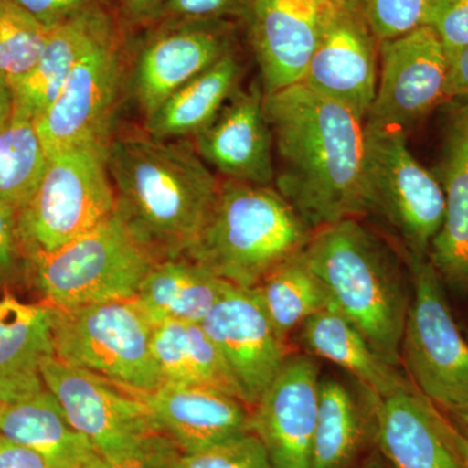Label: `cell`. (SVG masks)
I'll return each instance as SVG.
<instances>
[{"label": "cell", "instance_id": "8", "mask_svg": "<svg viewBox=\"0 0 468 468\" xmlns=\"http://www.w3.org/2000/svg\"><path fill=\"white\" fill-rule=\"evenodd\" d=\"M363 180L369 214L396 230L406 254L428 258L445 198L436 176L410 151L405 131L366 122Z\"/></svg>", "mask_w": 468, "mask_h": 468}, {"label": "cell", "instance_id": "31", "mask_svg": "<svg viewBox=\"0 0 468 468\" xmlns=\"http://www.w3.org/2000/svg\"><path fill=\"white\" fill-rule=\"evenodd\" d=\"M48 160L36 122L12 116L0 126V202L20 211L41 183Z\"/></svg>", "mask_w": 468, "mask_h": 468}, {"label": "cell", "instance_id": "34", "mask_svg": "<svg viewBox=\"0 0 468 468\" xmlns=\"http://www.w3.org/2000/svg\"><path fill=\"white\" fill-rule=\"evenodd\" d=\"M180 468H275L271 463L263 443L254 433L236 437L206 449L181 454Z\"/></svg>", "mask_w": 468, "mask_h": 468}, {"label": "cell", "instance_id": "28", "mask_svg": "<svg viewBox=\"0 0 468 468\" xmlns=\"http://www.w3.org/2000/svg\"><path fill=\"white\" fill-rule=\"evenodd\" d=\"M228 286L229 282L181 257L154 264L134 301L154 325L171 320L201 323Z\"/></svg>", "mask_w": 468, "mask_h": 468}, {"label": "cell", "instance_id": "19", "mask_svg": "<svg viewBox=\"0 0 468 468\" xmlns=\"http://www.w3.org/2000/svg\"><path fill=\"white\" fill-rule=\"evenodd\" d=\"M132 390L183 454L206 451L250 432L251 409L220 390L174 383H163L154 390Z\"/></svg>", "mask_w": 468, "mask_h": 468}, {"label": "cell", "instance_id": "26", "mask_svg": "<svg viewBox=\"0 0 468 468\" xmlns=\"http://www.w3.org/2000/svg\"><path fill=\"white\" fill-rule=\"evenodd\" d=\"M0 437L36 452L55 468H85L101 457L48 388L23 401L0 405Z\"/></svg>", "mask_w": 468, "mask_h": 468}, {"label": "cell", "instance_id": "45", "mask_svg": "<svg viewBox=\"0 0 468 468\" xmlns=\"http://www.w3.org/2000/svg\"><path fill=\"white\" fill-rule=\"evenodd\" d=\"M442 412L446 417H448L449 420L458 428V430L462 431L464 435L468 436V403H464V405L458 406V408Z\"/></svg>", "mask_w": 468, "mask_h": 468}, {"label": "cell", "instance_id": "20", "mask_svg": "<svg viewBox=\"0 0 468 468\" xmlns=\"http://www.w3.org/2000/svg\"><path fill=\"white\" fill-rule=\"evenodd\" d=\"M439 160L433 169L445 198V215L430 260L443 285L468 292V101L446 103Z\"/></svg>", "mask_w": 468, "mask_h": 468}, {"label": "cell", "instance_id": "27", "mask_svg": "<svg viewBox=\"0 0 468 468\" xmlns=\"http://www.w3.org/2000/svg\"><path fill=\"white\" fill-rule=\"evenodd\" d=\"M243 70L245 67L236 48L169 95L144 119V131L160 140L193 138L239 90Z\"/></svg>", "mask_w": 468, "mask_h": 468}, {"label": "cell", "instance_id": "13", "mask_svg": "<svg viewBox=\"0 0 468 468\" xmlns=\"http://www.w3.org/2000/svg\"><path fill=\"white\" fill-rule=\"evenodd\" d=\"M448 55L430 27L380 43L378 80L366 122L408 131L449 103Z\"/></svg>", "mask_w": 468, "mask_h": 468}, {"label": "cell", "instance_id": "33", "mask_svg": "<svg viewBox=\"0 0 468 468\" xmlns=\"http://www.w3.org/2000/svg\"><path fill=\"white\" fill-rule=\"evenodd\" d=\"M378 42L399 38L426 26L432 0H351Z\"/></svg>", "mask_w": 468, "mask_h": 468}, {"label": "cell", "instance_id": "38", "mask_svg": "<svg viewBox=\"0 0 468 468\" xmlns=\"http://www.w3.org/2000/svg\"><path fill=\"white\" fill-rule=\"evenodd\" d=\"M249 0H168L162 20L174 18H245ZM158 21V23H159Z\"/></svg>", "mask_w": 468, "mask_h": 468}, {"label": "cell", "instance_id": "10", "mask_svg": "<svg viewBox=\"0 0 468 468\" xmlns=\"http://www.w3.org/2000/svg\"><path fill=\"white\" fill-rule=\"evenodd\" d=\"M125 27L95 46L73 68L63 89L36 122L48 158L80 146H109L113 119L126 89L129 43Z\"/></svg>", "mask_w": 468, "mask_h": 468}, {"label": "cell", "instance_id": "46", "mask_svg": "<svg viewBox=\"0 0 468 468\" xmlns=\"http://www.w3.org/2000/svg\"><path fill=\"white\" fill-rule=\"evenodd\" d=\"M354 468H392L388 464V462L384 460L383 455L378 451L375 446V452L367 455L365 460L360 461Z\"/></svg>", "mask_w": 468, "mask_h": 468}, {"label": "cell", "instance_id": "5", "mask_svg": "<svg viewBox=\"0 0 468 468\" xmlns=\"http://www.w3.org/2000/svg\"><path fill=\"white\" fill-rule=\"evenodd\" d=\"M154 264L113 214L57 251L27 260L26 275L43 303L66 311L134 298Z\"/></svg>", "mask_w": 468, "mask_h": 468}, {"label": "cell", "instance_id": "29", "mask_svg": "<svg viewBox=\"0 0 468 468\" xmlns=\"http://www.w3.org/2000/svg\"><path fill=\"white\" fill-rule=\"evenodd\" d=\"M151 346L163 383L212 388L242 401L232 372L201 323H159Z\"/></svg>", "mask_w": 468, "mask_h": 468}, {"label": "cell", "instance_id": "2", "mask_svg": "<svg viewBox=\"0 0 468 468\" xmlns=\"http://www.w3.org/2000/svg\"><path fill=\"white\" fill-rule=\"evenodd\" d=\"M115 217L158 261L185 257L201 232L220 187L194 144L122 129L106 153Z\"/></svg>", "mask_w": 468, "mask_h": 468}, {"label": "cell", "instance_id": "22", "mask_svg": "<svg viewBox=\"0 0 468 468\" xmlns=\"http://www.w3.org/2000/svg\"><path fill=\"white\" fill-rule=\"evenodd\" d=\"M375 446L392 468H464L439 421V408L417 388L377 403Z\"/></svg>", "mask_w": 468, "mask_h": 468}, {"label": "cell", "instance_id": "18", "mask_svg": "<svg viewBox=\"0 0 468 468\" xmlns=\"http://www.w3.org/2000/svg\"><path fill=\"white\" fill-rule=\"evenodd\" d=\"M193 144L223 178L261 186L275 181L273 135L260 84L234 92L214 120L194 135Z\"/></svg>", "mask_w": 468, "mask_h": 468}, {"label": "cell", "instance_id": "40", "mask_svg": "<svg viewBox=\"0 0 468 468\" xmlns=\"http://www.w3.org/2000/svg\"><path fill=\"white\" fill-rule=\"evenodd\" d=\"M168 0H116L115 7L126 29L154 26L162 17Z\"/></svg>", "mask_w": 468, "mask_h": 468}, {"label": "cell", "instance_id": "35", "mask_svg": "<svg viewBox=\"0 0 468 468\" xmlns=\"http://www.w3.org/2000/svg\"><path fill=\"white\" fill-rule=\"evenodd\" d=\"M426 27L439 37L451 60L468 48V0H432Z\"/></svg>", "mask_w": 468, "mask_h": 468}, {"label": "cell", "instance_id": "12", "mask_svg": "<svg viewBox=\"0 0 468 468\" xmlns=\"http://www.w3.org/2000/svg\"><path fill=\"white\" fill-rule=\"evenodd\" d=\"M129 48L126 91L144 119L169 95L236 50V27L224 18H174L144 27Z\"/></svg>", "mask_w": 468, "mask_h": 468}, {"label": "cell", "instance_id": "30", "mask_svg": "<svg viewBox=\"0 0 468 468\" xmlns=\"http://www.w3.org/2000/svg\"><path fill=\"white\" fill-rule=\"evenodd\" d=\"M251 289L284 341L310 316L334 303L324 282L304 260L303 251L273 268Z\"/></svg>", "mask_w": 468, "mask_h": 468}, {"label": "cell", "instance_id": "36", "mask_svg": "<svg viewBox=\"0 0 468 468\" xmlns=\"http://www.w3.org/2000/svg\"><path fill=\"white\" fill-rule=\"evenodd\" d=\"M181 454L177 445L163 435L144 451L124 457H100L85 468H180Z\"/></svg>", "mask_w": 468, "mask_h": 468}, {"label": "cell", "instance_id": "14", "mask_svg": "<svg viewBox=\"0 0 468 468\" xmlns=\"http://www.w3.org/2000/svg\"><path fill=\"white\" fill-rule=\"evenodd\" d=\"M380 42L351 0H328L302 82L367 119L378 80Z\"/></svg>", "mask_w": 468, "mask_h": 468}, {"label": "cell", "instance_id": "24", "mask_svg": "<svg viewBox=\"0 0 468 468\" xmlns=\"http://www.w3.org/2000/svg\"><path fill=\"white\" fill-rule=\"evenodd\" d=\"M377 394L363 385L356 392L338 378H320L310 468L356 467L377 441Z\"/></svg>", "mask_w": 468, "mask_h": 468}, {"label": "cell", "instance_id": "43", "mask_svg": "<svg viewBox=\"0 0 468 468\" xmlns=\"http://www.w3.org/2000/svg\"><path fill=\"white\" fill-rule=\"evenodd\" d=\"M439 421L443 435L446 436L449 443H451L452 451L458 455L464 468H468V436L458 430L440 409Z\"/></svg>", "mask_w": 468, "mask_h": 468}, {"label": "cell", "instance_id": "16", "mask_svg": "<svg viewBox=\"0 0 468 468\" xmlns=\"http://www.w3.org/2000/svg\"><path fill=\"white\" fill-rule=\"evenodd\" d=\"M320 367L310 354H291L250 412V432L275 468H310L318 421Z\"/></svg>", "mask_w": 468, "mask_h": 468}, {"label": "cell", "instance_id": "42", "mask_svg": "<svg viewBox=\"0 0 468 468\" xmlns=\"http://www.w3.org/2000/svg\"><path fill=\"white\" fill-rule=\"evenodd\" d=\"M449 97L468 101V48L449 60Z\"/></svg>", "mask_w": 468, "mask_h": 468}, {"label": "cell", "instance_id": "17", "mask_svg": "<svg viewBox=\"0 0 468 468\" xmlns=\"http://www.w3.org/2000/svg\"><path fill=\"white\" fill-rule=\"evenodd\" d=\"M328 0H249L243 20L264 95L300 84L322 30Z\"/></svg>", "mask_w": 468, "mask_h": 468}, {"label": "cell", "instance_id": "9", "mask_svg": "<svg viewBox=\"0 0 468 468\" xmlns=\"http://www.w3.org/2000/svg\"><path fill=\"white\" fill-rule=\"evenodd\" d=\"M406 264L411 301L403 328L401 363L419 392L448 411L468 403V343L430 260L406 254Z\"/></svg>", "mask_w": 468, "mask_h": 468}, {"label": "cell", "instance_id": "44", "mask_svg": "<svg viewBox=\"0 0 468 468\" xmlns=\"http://www.w3.org/2000/svg\"><path fill=\"white\" fill-rule=\"evenodd\" d=\"M14 113V94L7 80L0 75V126L9 122Z\"/></svg>", "mask_w": 468, "mask_h": 468}, {"label": "cell", "instance_id": "6", "mask_svg": "<svg viewBox=\"0 0 468 468\" xmlns=\"http://www.w3.org/2000/svg\"><path fill=\"white\" fill-rule=\"evenodd\" d=\"M106 147H72L55 154L36 193L17 212L26 260L50 254L115 214Z\"/></svg>", "mask_w": 468, "mask_h": 468}, {"label": "cell", "instance_id": "1", "mask_svg": "<svg viewBox=\"0 0 468 468\" xmlns=\"http://www.w3.org/2000/svg\"><path fill=\"white\" fill-rule=\"evenodd\" d=\"M279 169L277 192L310 229L369 214L366 120L300 82L264 95Z\"/></svg>", "mask_w": 468, "mask_h": 468}, {"label": "cell", "instance_id": "15", "mask_svg": "<svg viewBox=\"0 0 468 468\" xmlns=\"http://www.w3.org/2000/svg\"><path fill=\"white\" fill-rule=\"evenodd\" d=\"M201 325L251 409L291 356L288 344L276 334L251 288L229 284Z\"/></svg>", "mask_w": 468, "mask_h": 468}, {"label": "cell", "instance_id": "32", "mask_svg": "<svg viewBox=\"0 0 468 468\" xmlns=\"http://www.w3.org/2000/svg\"><path fill=\"white\" fill-rule=\"evenodd\" d=\"M50 27L9 0H0V75L9 85L29 72L37 63Z\"/></svg>", "mask_w": 468, "mask_h": 468}, {"label": "cell", "instance_id": "39", "mask_svg": "<svg viewBox=\"0 0 468 468\" xmlns=\"http://www.w3.org/2000/svg\"><path fill=\"white\" fill-rule=\"evenodd\" d=\"M48 27L58 26L106 0H9Z\"/></svg>", "mask_w": 468, "mask_h": 468}, {"label": "cell", "instance_id": "7", "mask_svg": "<svg viewBox=\"0 0 468 468\" xmlns=\"http://www.w3.org/2000/svg\"><path fill=\"white\" fill-rule=\"evenodd\" d=\"M54 310L58 359L132 389L163 384L151 346L154 324L134 298Z\"/></svg>", "mask_w": 468, "mask_h": 468}, {"label": "cell", "instance_id": "11", "mask_svg": "<svg viewBox=\"0 0 468 468\" xmlns=\"http://www.w3.org/2000/svg\"><path fill=\"white\" fill-rule=\"evenodd\" d=\"M43 383L69 423L103 458L144 451L165 433L131 388L69 365L58 356L42 360Z\"/></svg>", "mask_w": 468, "mask_h": 468}, {"label": "cell", "instance_id": "37", "mask_svg": "<svg viewBox=\"0 0 468 468\" xmlns=\"http://www.w3.org/2000/svg\"><path fill=\"white\" fill-rule=\"evenodd\" d=\"M21 272L27 260L17 230V211L0 202V285L8 286Z\"/></svg>", "mask_w": 468, "mask_h": 468}, {"label": "cell", "instance_id": "25", "mask_svg": "<svg viewBox=\"0 0 468 468\" xmlns=\"http://www.w3.org/2000/svg\"><path fill=\"white\" fill-rule=\"evenodd\" d=\"M297 337L307 354L340 366L380 399L414 388L399 367L378 356L334 303L310 316L298 328Z\"/></svg>", "mask_w": 468, "mask_h": 468}, {"label": "cell", "instance_id": "4", "mask_svg": "<svg viewBox=\"0 0 468 468\" xmlns=\"http://www.w3.org/2000/svg\"><path fill=\"white\" fill-rule=\"evenodd\" d=\"M313 230L277 189L220 180L217 199L185 257L239 288H254L300 254Z\"/></svg>", "mask_w": 468, "mask_h": 468}, {"label": "cell", "instance_id": "3", "mask_svg": "<svg viewBox=\"0 0 468 468\" xmlns=\"http://www.w3.org/2000/svg\"><path fill=\"white\" fill-rule=\"evenodd\" d=\"M303 257L345 318L399 367L411 284L393 249L359 218H345L314 230Z\"/></svg>", "mask_w": 468, "mask_h": 468}, {"label": "cell", "instance_id": "23", "mask_svg": "<svg viewBox=\"0 0 468 468\" xmlns=\"http://www.w3.org/2000/svg\"><path fill=\"white\" fill-rule=\"evenodd\" d=\"M55 310L46 303H24L5 292L0 300V405H11L42 392L41 365L55 356Z\"/></svg>", "mask_w": 468, "mask_h": 468}, {"label": "cell", "instance_id": "21", "mask_svg": "<svg viewBox=\"0 0 468 468\" xmlns=\"http://www.w3.org/2000/svg\"><path fill=\"white\" fill-rule=\"evenodd\" d=\"M122 26L109 0L50 27L37 63L11 85L12 116L36 122L57 100L80 60Z\"/></svg>", "mask_w": 468, "mask_h": 468}, {"label": "cell", "instance_id": "41", "mask_svg": "<svg viewBox=\"0 0 468 468\" xmlns=\"http://www.w3.org/2000/svg\"><path fill=\"white\" fill-rule=\"evenodd\" d=\"M0 468H55L41 455L0 437Z\"/></svg>", "mask_w": 468, "mask_h": 468}]
</instances>
